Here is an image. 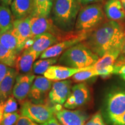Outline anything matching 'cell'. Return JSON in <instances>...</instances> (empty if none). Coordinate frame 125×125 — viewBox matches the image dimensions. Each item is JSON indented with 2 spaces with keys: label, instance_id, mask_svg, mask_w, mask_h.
Returning a JSON list of instances; mask_svg holds the SVG:
<instances>
[{
  "label": "cell",
  "instance_id": "1",
  "mask_svg": "<svg viewBox=\"0 0 125 125\" xmlns=\"http://www.w3.org/2000/svg\"><path fill=\"white\" fill-rule=\"evenodd\" d=\"M125 34L124 24L108 20L92 31L83 42L100 58L112 50L122 48Z\"/></svg>",
  "mask_w": 125,
  "mask_h": 125
},
{
  "label": "cell",
  "instance_id": "2",
  "mask_svg": "<svg viewBox=\"0 0 125 125\" xmlns=\"http://www.w3.org/2000/svg\"><path fill=\"white\" fill-rule=\"evenodd\" d=\"M81 8L78 0H54L51 19L59 29L65 32L73 31Z\"/></svg>",
  "mask_w": 125,
  "mask_h": 125
},
{
  "label": "cell",
  "instance_id": "3",
  "mask_svg": "<svg viewBox=\"0 0 125 125\" xmlns=\"http://www.w3.org/2000/svg\"><path fill=\"white\" fill-rule=\"evenodd\" d=\"M99 59L96 53L82 42L62 53L59 62L63 66L82 68L94 65Z\"/></svg>",
  "mask_w": 125,
  "mask_h": 125
},
{
  "label": "cell",
  "instance_id": "4",
  "mask_svg": "<svg viewBox=\"0 0 125 125\" xmlns=\"http://www.w3.org/2000/svg\"><path fill=\"white\" fill-rule=\"evenodd\" d=\"M105 21L101 3L89 4L81 8L74 28L77 31H92Z\"/></svg>",
  "mask_w": 125,
  "mask_h": 125
},
{
  "label": "cell",
  "instance_id": "5",
  "mask_svg": "<svg viewBox=\"0 0 125 125\" xmlns=\"http://www.w3.org/2000/svg\"><path fill=\"white\" fill-rule=\"evenodd\" d=\"M30 24L31 39L40 34L50 33L55 36L59 42H61L79 35L83 31L74 30L70 32H65L56 26L51 18L45 17H31Z\"/></svg>",
  "mask_w": 125,
  "mask_h": 125
},
{
  "label": "cell",
  "instance_id": "6",
  "mask_svg": "<svg viewBox=\"0 0 125 125\" xmlns=\"http://www.w3.org/2000/svg\"><path fill=\"white\" fill-rule=\"evenodd\" d=\"M55 107L42 104H35L30 101L23 103L20 109L22 116L27 117L38 124H43L54 117Z\"/></svg>",
  "mask_w": 125,
  "mask_h": 125
},
{
  "label": "cell",
  "instance_id": "7",
  "mask_svg": "<svg viewBox=\"0 0 125 125\" xmlns=\"http://www.w3.org/2000/svg\"><path fill=\"white\" fill-rule=\"evenodd\" d=\"M122 48H116L108 52L100 57L93 65V68L98 75L107 76L111 74H116L115 63L122 53Z\"/></svg>",
  "mask_w": 125,
  "mask_h": 125
},
{
  "label": "cell",
  "instance_id": "8",
  "mask_svg": "<svg viewBox=\"0 0 125 125\" xmlns=\"http://www.w3.org/2000/svg\"><path fill=\"white\" fill-rule=\"evenodd\" d=\"M91 31H83L79 35L56 43L43 52L40 56L41 59L58 57L71 47L84 41L87 38Z\"/></svg>",
  "mask_w": 125,
  "mask_h": 125
},
{
  "label": "cell",
  "instance_id": "9",
  "mask_svg": "<svg viewBox=\"0 0 125 125\" xmlns=\"http://www.w3.org/2000/svg\"><path fill=\"white\" fill-rule=\"evenodd\" d=\"M90 98V92L85 83L81 82L72 87L71 92L64 104L65 108L74 109L85 104Z\"/></svg>",
  "mask_w": 125,
  "mask_h": 125
},
{
  "label": "cell",
  "instance_id": "10",
  "mask_svg": "<svg viewBox=\"0 0 125 125\" xmlns=\"http://www.w3.org/2000/svg\"><path fill=\"white\" fill-rule=\"evenodd\" d=\"M56 118L62 125H85L87 116L79 110L62 109L61 105H56Z\"/></svg>",
  "mask_w": 125,
  "mask_h": 125
},
{
  "label": "cell",
  "instance_id": "11",
  "mask_svg": "<svg viewBox=\"0 0 125 125\" xmlns=\"http://www.w3.org/2000/svg\"><path fill=\"white\" fill-rule=\"evenodd\" d=\"M71 80L57 81L53 83L49 94V100L55 105H62L67 101L71 92Z\"/></svg>",
  "mask_w": 125,
  "mask_h": 125
},
{
  "label": "cell",
  "instance_id": "12",
  "mask_svg": "<svg viewBox=\"0 0 125 125\" xmlns=\"http://www.w3.org/2000/svg\"><path fill=\"white\" fill-rule=\"evenodd\" d=\"M52 84V81L45 76H36L28 96L30 101L34 103L43 101L47 94L51 90Z\"/></svg>",
  "mask_w": 125,
  "mask_h": 125
},
{
  "label": "cell",
  "instance_id": "13",
  "mask_svg": "<svg viewBox=\"0 0 125 125\" xmlns=\"http://www.w3.org/2000/svg\"><path fill=\"white\" fill-rule=\"evenodd\" d=\"M31 16L26 18L15 19L13 24V32L21 50L24 49L27 43L31 39Z\"/></svg>",
  "mask_w": 125,
  "mask_h": 125
},
{
  "label": "cell",
  "instance_id": "14",
  "mask_svg": "<svg viewBox=\"0 0 125 125\" xmlns=\"http://www.w3.org/2000/svg\"><path fill=\"white\" fill-rule=\"evenodd\" d=\"M93 65L82 68H75L63 65H51L43 74L46 77L52 81H61L70 78L79 72L84 70L92 69Z\"/></svg>",
  "mask_w": 125,
  "mask_h": 125
},
{
  "label": "cell",
  "instance_id": "15",
  "mask_svg": "<svg viewBox=\"0 0 125 125\" xmlns=\"http://www.w3.org/2000/svg\"><path fill=\"white\" fill-rule=\"evenodd\" d=\"M34 74H19L16 78L12 94L16 99L22 101L29 96L32 83L35 78Z\"/></svg>",
  "mask_w": 125,
  "mask_h": 125
},
{
  "label": "cell",
  "instance_id": "16",
  "mask_svg": "<svg viewBox=\"0 0 125 125\" xmlns=\"http://www.w3.org/2000/svg\"><path fill=\"white\" fill-rule=\"evenodd\" d=\"M107 111L110 121L125 112V92H116L109 94Z\"/></svg>",
  "mask_w": 125,
  "mask_h": 125
},
{
  "label": "cell",
  "instance_id": "17",
  "mask_svg": "<svg viewBox=\"0 0 125 125\" xmlns=\"http://www.w3.org/2000/svg\"><path fill=\"white\" fill-rule=\"evenodd\" d=\"M30 40L32 42L24 50L29 52H35L41 55L50 47L59 42L58 39L50 33L40 34Z\"/></svg>",
  "mask_w": 125,
  "mask_h": 125
},
{
  "label": "cell",
  "instance_id": "18",
  "mask_svg": "<svg viewBox=\"0 0 125 125\" xmlns=\"http://www.w3.org/2000/svg\"><path fill=\"white\" fill-rule=\"evenodd\" d=\"M40 56L41 54L35 52L24 50L16 59L15 65L16 71L20 74H31L34 62Z\"/></svg>",
  "mask_w": 125,
  "mask_h": 125
},
{
  "label": "cell",
  "instance_id": "19",
  "mask_svg": "<svg viewBox=\"0 0 125 125\" xmlns=\"http://www.w3.org/2000/svg\"><path fill=\"white\" fill-rule=\"evenodd\" d=\"M103 9L108 20L123 24L125 20V10L120 0H108Z\"/></svg>",
  "mask_w": 125,
  "mask_h": 125
},
{
  "label": "cell",
  "instance_id": "20",
  "mask_svg": "<svg viewBox=\"0 0 125 125\" xmlns=\"http://www.w3.org/2000/svg\"><path fill=\"white\" fill-rule=\"evenodd\" d=\"M18 74L15 69L9 67L7 74L0 83V103L5 102L11 96Z\"/></svg>",
  "mask_w": 125,
  "mask_h": 125
},
{
  "label": "cell",
  "instance_id": "21",
  "mask_svg": "<svg viewBox=\"0 0 125 125\" xmlns=\"http://www.w3.org/2000/svg\"><path fill=\"white\" fill-rule=\"evenodd\" d=\"M33 8V0H13L10 5L15 19L26 18L31 16Z\"/></svg>",
  "mask_w": 125,
  "mask_h": 125
},
{
  "label": "cell",
  "instance_id": "22",
  "mask_svg": "<svg viewBox=\"0 0 125 125\" xmlns=\"http://www.w3.org/2000/svg\"><path fill=\"white\" fill-rule=\"evenodd\" d=\"M54 0H33V8L31 16L49 18Z\"/></svg>",
  "mask_w": 125,
  "mask_h": 125
},
{
  "label": "cell",
  "instance_id": "23",
  "mask_svg": "<svg viewBox=\"0 0 125 125\" xmlns=\"http://www.w3.org/2000/svg\"><path fill=\"white\" fill-rule=\"evenodd\" d=\"M14 19L9 6L0 5V34L13 29Z\"/></svg>",
  "mask_w": 125,
  "mask_h": 125
},
{
  "label": "cell",
  "instance_id": "24",
  "mask_svg": "<svg viewBox=\"0 0 125 125\" xmlns=\"http://www.w3.org/2000/svg\"><path fill=\"white\" fill-rule=\"evenodd\" d=\"M0 43L8 49L15 51L18 54L22 51L20 49L17 38L14 35L13 29L0 34Z\"/></svg>",
  "mask_w": 125,
  "mask_h": 125
},
{
  "label": "cell",
  "instance_id": "25",
  "mask_svg": "<svg viewBox=\"0 0 125 125\" xmlns=\"http://www.w3.org/2000/svg\"><path fill=\"white\" fill-rule=\"evenodd\" d=\"M18 54L15 51L8 49L0 43V62L10 68H15Z\"/></svg>",
  "mask_w": 125,
  "mask_h": 125
},
{
  "label": "cell",
  "instance_id": "26",
  "mask_svg": "<svg viewBox=\"0 0 125 125\" xmlns=\"http://www.w3.org/2000/svg\"><path fill=\"white\" fill-rule=\"evenodd\" d=\"M58 57L41 59L34 62L32 66V71L34 74L43 75L49 67L57 62Z\"/></svg>",
  "mask_w": 125,
  "mask_h": 125
},
{
  "label": "cell",
  "instance_id": "27",
  "mask_svg": "<svg viewBox=\"0 0 125 125\" xmlns=\"http://www.w3.org/2000/svg\"><path fill=\"white\" fill-rule=\"evenodd\" d=\"M98 75L97 72L93 68L92 69L84 70L76 73L72 76L71 78L74 82L81 83L94 76Z\"/></svg>",
  "mask_w": 125,
  "mask_h": 125
},
{
  "label": "cell",
  "instance_id": "28",
  "mask_svg": "<svg viewBox=\"0 0 125 125\" xmlns=\"http://www.w3.org/2000/svg\"><path fill=\"white\" fill-rule=\"evenodd\" d=\"M18 110V104L16 98L10 96L4 102V115L16 112Z\"/></svg>",
  "mask_w": 125,
  "mask_h": 125
},
{
  "label": "cell",
  "instance_id": "29",
  "mask_svg": "<svg viewBox=\"0 0 125 125\" xmlns=\"http://www.w3.org/2000/svg\"><path fill=\"white\" fill-rule=\"evenodd\" d=\"M20 117L18 112L9 114L4 116L0 125H13L16 124Z\"/></svg>",
  "mask_w": 125,
  "mask_h": 125
},
{
  "label": "cell",
  "instance_id": "30",
  "mask_svg": "<svg viewBox=\"0 0 125 125\" xmlns=\"http://www.w3.org/2000/svg\"><path fill=\"white\" fill-rule=\"evenodd\" d=\"M85 125H106L100 112H97L85 123Z\"/></svg>",
  "mask_w": 125,
  "mask_h": 125
},
{
  "label": "cell",
  "instance_id": "31",
  "mask_svg": "<svg viewBox=\"0 0 125 125\" xmlns=\"http://www.w3.org/2000/svg\"><path fill=\"white\" fill-rule=\"evenodd\" d=\"M15 125H39L37 123L31 121L30 119L24 116H20Z\"/></svg>",
  "mask_w": 125,
  "mask_h": 125
},
{
  "label": "cell",
  "instance_id": "32",
  "mask_svg": "<svg viewBox=\"0 0 125 125\" xmlns=\"http://www.w3.org/2000/svg\"><path fill=\"white\" fill-rule=\"evenodd\" d=\"M9 67L4 64L0 62V83L3 80L8 71Z\"/></svg>",
  "mask_w": 125,
  "mask_h": 125
},
{
  "label": "cell",
  "instance_id": "33",
  "mask_svg": "<svg viewBox=\"0 0 125 125\" xmlns=\"http://www.w3.org/2000/svg\"><path fill=\"white\" fill-rule=\"evenodd\" d=\"M113 125H125V112L118 118L111 121Z\"/></svg>",
  "mask_w": 125,
  "mask_h": 125
},
{
  "label": "cell",
  "instance_id": "34",
  "mask_svg": "<svg viewBox=\"0 0 125 125\" xmlns=\"http://www.w3.org/2000/svg\"><path fill=\"white\" fill-rule=\"evenodd\" d=\"M78 1L81 5L85 6L89 4H94V3H102L103 0H78Z\"/></svg>",
  "mask_w": 125,
  "mask_h": 125
},
{
  "label": "cell",
  "instance_id": "35",
  "mask_svg": "<svg viewBox=\"0 0 125 125\" xmlns=\"http://www.w3.org/2000/svg\"><path fill=\"white\" fill-rule=\"evenodd\" d=\"M41 125H62L60 124V123L58 121V120L57 119V118L56 117H53L50 119L49 121H48L47 122L41 124Z\"/></svg>",
  "mask_w": 125,
  "mask_h": 125
},
{
  "label": "cell",
  "instance_id": "36",
  "mask_svg": "<svg viewBox=\"0 0 125 125\" xmlns=\"http://www.w3.org/2000/svg\"><path fill=\"white\" fill-rule=\"evenodd\" d=\"M4 115V102L0 103V123L2 121Z\"/></svg>",
  "mask_w": 125,
  "mask_h": 125
},
{
  "label": "cell",
  "instance_id": "37",
  "mask_svg": "<svg viewBox=\"0 0 125 125\" xmlns=\"http://www.w3.org/2000/svg\"><path fill=\"white\" fill-rule=\"evenodd\" d=\"M13 0H1L2 4L7 6H10V5H11L12 2H13Z\"/></svg>",
  "mask_w": 125,
  "mask_h": 125
},
{
  "label": "cell",
  "instance_id": "38",
  "mask_svg": "<svg viewBox=\"0 0 125 125\" xmlns=\"http://www.w3.org/2000/svg\"><path fill=\"white\" fill-rule=\"evenodd\" d=\"M122 54L124 57L125 59V38L124 40H123V46H122Z\"/></svg>",
  "mask_w": 125,
  "mask_h": 125
},
{
  "label": "cell",
  "instance_id": "39",
  "mask_svg": "<svg viewBox=\"0 0 125 125\" xmlns=\"http://www.w3.org/2000/svg\"><path fill=\"white\" fill-rule=\"evenodd\" d=\"M120 1L121 2V4L122 5L123 8H124L125 10V0H120Z\"/></svg>",
  "mask_w": 125,
  "mask_h": 125
},
{
  "label": "cell",
  "instance_id": "40",
  "mask_svg": "<svg viewBox=\"0 0 125 125\" xmlns=\"http://www.w3.org/2000/svg\"><path fill=\"white\" fill-rule=\"evenodd\" d=\"M121 77L123 79H124V80L125 81V75H122V76H121Z\"/></svg>",
  "mask_w": 125,
  "mask_h": 125
},
{
  "label": "cell",
  "instance_id": "41",
  "mask_svg": "<svg viewBox=\"0 0 125 125\" xmlns=\"http://www.w3.org/2000/svg\"><path fill=\"white\" fill-rule=\"evenodd\" d=\"M0 1H1V0H0Z\"/></svg>",
  "mask_w": 125,
  "mask_h": 125
}]
</instances>
